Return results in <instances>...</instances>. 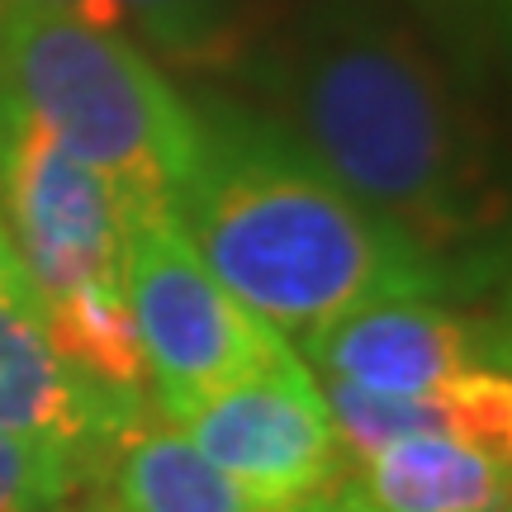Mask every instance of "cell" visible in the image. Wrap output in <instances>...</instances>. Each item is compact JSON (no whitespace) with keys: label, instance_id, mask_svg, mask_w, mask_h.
Masks as SVG:
<instances>
[{"label":"cell","instance_id":"cell-1","mask_svg":"<svg viewBox=\"0 0 512 512\" xmlns=\"http://www.w3.org/2000/svg\"><path fill=\"white\" fill-rule=\"evenodd\" d=\"M275 124L332 181L465 280L503 238L489 128L413 19L384 0H299L247 53Z\"/></svg>","mask_w":512,"mask_h":512},{"label":"cell","instance_id":"cell-2","mask_svg":"<svg viewBox=\"0 0 512 512\" xmlns=\"http://www.w3.org/2000/svg\"><path fill=\"white\" fill-rule=\"evenodd\" d=\"M195 124V166L171 214L209 275L275 332L460 290L451 266L342 190L271 114L204 100Z\"/></svg>","mask_w":512,"mask_h":512},{"label":"cell","instance_id":"cell-3","mask_svg":"<svg viewBox=\"0 0 512 512\" xmlns=\"http://www.w3.org/2000/svg\"><path fill=\"white\" fill-rule=\"evenodd\" d=\"M0 86L119 200L171 204L195 166V105L124 29L19 5L0 24Z\"/></svg>","mask_w":512,"mask_h":512},{"label":"cell","instance_id":"cell-4","mask_svg":"<svg viewBox=\"0 0 512 512\" xmlns=\"http://www.w3.org/2000/svg\"><path fill=\"white\" fill-rule=\"evenodd\" d=\"M119 223L147 399H157L162 418L176 422L223 384L290 356L285 332L261 323L209 275L166 200H119Z\"/></svg>","mask_w":512,"mask_h":512},{"label":"cell","instance_id":"cell-5","mask_svg":"<svg viewBox=\"0 0 512 512\" xmlns=\"http://www.w3.org/2000/svg\"><path fill=\"white\" fill-rule=\"evenodd\" d=\"M0 223L29 271L38 309L124 280L119 195L62 143H53L5 86H0Z\"/></svg>","mask_w":512,"mask_h":512},{"label":"cell","instance_id":"cell-6","mask_svg":"<svg viewBox=\"0 0 512 512\" xmlns=\"http://www.w3.org/2000/svg\"><path fill=\"white\" fill-rule=\"evenodd\" d=\"M185 437L242 489L256 512H294L347 479L328 399L299 356L223 384L176 418Z\"/></svg>","mask_w":512,"mask_h":512},{"label":"cell","instance_id":"cell-7","mask_svg":"<svg viewBox=\"0 0 512 512\" xmlns=\"http://www.w3.org/2000/svg\"><path fill=\"white\" fill-rule=\"evenodd\" d=\"M309 370L375 394H432L508 370L503 328L446 309L441 299H380L304 332Z\"/></svg>","mask_w":512,"mask_h":512},{"label":"cell","instance_id":"cell-8","mask_svg":"<svg viewBox=\"0 0 512 512\" xmlns=\"http://www.w3.org/2000/svg\"><path fill=\"white\" fill-rule=\"evenodd\" d=\"M147 394H124L76 370L43 328L38 309L0 304V427L57 441L72 451H105L147 427Z\"/></svg>","mask_w":512,"mask_h":512},{"label":"cell","instance_id":"cell-9","mask_svg":"<svg viewBox=\"0 0 512 512\" xmlns=\"http://www.w3.org/2000/svg\"><path fill=\"white\" fill-rule=\"evenodd\" d=\"M332 427L351 460L375 456L403 437H460L494 456L512 451V380L508 370L475 375L432 394H375L347 380H323Z\"/></svg>","mask_w":512,"mask_h":512},{"label":"cell","instance_id":"cell-10","mask_svg":"<svg viewBox=\"0 0 512 512\" xmlns=\"http://www.w3.org/2000/svg\"><path fill=\"white\" fill-rule=\"evenodd\" d=\"M356 512H494L508 508V456L460 437H403L347 479Z\"/></svg>","mask_w":512,"mask_h":512},{"label":"cell","instance_id":"cell-11","mask_svg":"<svg viewBox=\"0 0 512 512\" xmlns=\"http://www.w3.org/2000/svg\"><path fill=\"white\" fill-rule=\"evenodd\" d=\"M114 498L128 512H256L181 427H138L119 441Z\"/></svg>","mask_w":512,"mask_h":512},{"label":"cell","instance_id":"cell-12","mask_svg":"<svg viewBox=\"0 0 512 512\" xmlns=\"http://www.w3.org/2000/svg\"><path fill=\"white\" fill-rule=\"evenodd\" d=\"M124 19L176 67L190 72H228L242 67L266 24L256 0H119Z\"/></svg>","mask_w":512,"mask_h":512},{"label":"cell","instance_id":"cell-13","mask_svg":"<svg viewBox=\"0 0 512 512\" xmlns=\"http://www.w3.org/2000/svg\"><path fill=\"white\" fill-rule=\"evenodd\" d=\"M456 81L484 86L508 53V0H403Z\"/></svg>","mask_w":512,"mask_h":512},{"label":"cell","instance_id":"cell-14","mask_svg":"<svg viewBox=\"0 0 512 512\" xmlns=\"http://www.w3.org/2000/svg\"><path fill=\"white\" fill-rule=\"evenodd\" d=\"M91 460L86 451L0 427V512H43L62 503L86 479Z\"/></svg>","mask_w":512,"mask_h":512},{"label":"cell","instance_id":"cell-15","mask_svg":"<svg viewBox=\"0 0 512 512\" xmlns=\"http://www.w3.org/2000/svg\"><path fill=\"white\" fill-rule=\"evenodd\" d=\"M19 5H34V10L76 19V24H91V29H124L128 24L119 0H19Z\"/></svg>","mask_w":512,"mask_h":512},{"label":"cell","instance_id":"cell-16","mask_svg":"<svg viewBox=\"0 0 512 512\" xmlns=\"http://www.w3.org/2000/svg\"><path fill=\"white\" fill-rule=\"evenodd\" d=\"M0 304H24V309H38L34 285H29V271H24V261H19L15 242H10V233H5V223H0Z\"/></svg>","mask_w":512,"mask_h":512},{"label":"cell","instance_id":"cell-17","mask_svg":"<svg viewBox=\"0 0 512 512\" xmlns=\"http://www.w3.org/2000/svg\"><path fill=\"white\" fill-rule=\"evenodd\" d=\"M91 512H128L119 498H100V503H91Z\"/></svg>","mask_w":512,"mask_h":512},{"label":"cell","instance_id":"cell-18","mask_svg":"<svg viewBox=\"0 0 512 512\" xmlns=\"http://www.w3.org/2000/svg\"><path fill=\"white\" fill-rule=\"evenodd\" d=\"M15 10H19V0H0V24H5L10 15H15Z\"/></svg>","mask_w":512,"mask_h":512},{"label":"cell","instance_id":"cell-19","mask_svg":"<svg viewBox=\"0 0 512 512\" xmlns=\"http://www.w3.org/2000/svg\"><path fill=\"white\" fill-rule=\"evenodd\" d=\"M494 512H508V508H494Z\"/></svg>","mask_w":512,"mask_h":512}]
</instances>
